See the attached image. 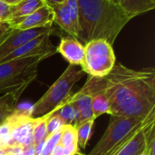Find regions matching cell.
Returning a JSON list of instances; mask_svg holds the SVG:
<instances>
[{
  "mask_svg": "<svg viewBox=\"0 0 155 155\" xmlns=\"http://www.w3.org/2000/svg\"><path fill=\"white\" fill-rule=\"evenodd\" d=\"M67 7H68V10H69V13H70V15H71V18H72V22H73V25L76 30V33L78 32V19H79V6H78V2L77 0H65L64 1Z\"/></svg>",
  "mask_w": 155,
  "mask_h": 155,
  "instance_id": "obj_26",
  "label": "cell"
},
{
  "mask_svg": "<svg viewBox=\"0 0 155 155\" xmlns=\"http://www.w3.org/2000/svg\"><path fill=\"white\" fill-rule=\"evenodd\" d=\"M102 79L103 78L88 75V78L81 90L70 95V102L76 107L79 113V119L75 127L88 120L94 119L92 110V99L93 94L99 87Z\"/></svg>",
  "mask_w": 155,
  "mask_h": 155,
  "instance_id": "obj_10",
  "label": "cell"
},
{
  "mask_svg": "<svg viewBox=\"0 0 155 155\" xmlns=\"http://www.w3.org/2000/svg\"><path fill=\"white\" fill-rule=\"evenodd\" d=\"M11 140V128L5 121L0 125V152L4 151L10 144Z\"/></svg>",
  "mask_w": 155,
  "mask_h": 155,
  "instance_id": "obj_25",
  "label": "cell"
},
{
  "mask_svg": "<svg viewBox=\"0 0 155 155\" xmlns=\"http://www.w3.org/2000/svg\"><path fill=\"white\" fill-rule=\"evenodd\" d=\"M6 122L11 128V140L9 145L25 147L33 143V131L35 118L31 117L30 112L15 110Z\"/></svg>",
  "mask_w": 155,
  "mask_h": 155,
  "instance_id": "obj_7",
  "label": "cell"
},
{
  "mask_svg": "<svg viewBox=\"0 0 155 155\" xmlns=\"http://www.w3.org/2000/svg\"><path fill=\"white\" fill-rule=\"evenodd\" d=\"M4 1H5V3L11 5H18L19 3H21V2L24 1V0H4Z\"/></svg>",
  "mask_w": 155,
  "mask_h": 155,
  "instance_id": "obj_31",
  "label": "cell"
},
{
  "mask_svg": "<svg viewBox=\"0 0 155 155\" xmlns=\"http://www.w3.org/2000/svg\"><path fill=\"white\" fill-rule=\"evenodd\" d=\"M45 5H46L45 0H24L15 6L14 12L12 13L10 18L5 21V24L11 25L15 21L32 14Z\"/></svg>",
  "mask_w": 155,
  "mask_h": 155,
  "instance_id": "obj_15",
  "label": "cell"
},
{
  "mask_svg": "<svg viewBox=\"0 0 155 155\" xmlns=\"http://www.w3.org/2000/svg\"><path fill=\"white\" fill-rule=\"evenodd\" d=\"M7 27H8V25L5 24V23H4V22L0 19V34H1L2 32H4Z\"/></svg>",
  "mask_w": 155,
  "mask_h": 155,
  "instance_id": "obj_32",
  "label": "cell"
},
{
  "mask_svg": "<svg viewBox=\"0 0 155 155\" xmlns=\"http://www.w3.org/2000/svg\"><path fill=\"white\" fill-rule=\"evenodd\" d=\"M54 113L56 114L62 119L64 124H73L74 127L79 119L78 110L70 102V96L66 101H64L62 104L55 108L54 110Z\"/></svg>",
  "mask_w": 155,
  "mask_h": 155,
  "instance_id": "obj_19",
  "label": "cell"
},
{
  "mask_svg": "<svg viewBox=\"0 0 155 155\" xmlns=\"http://www.w3.org/2000/svg\"><path fill=\"white\" fill-rule=\"evenodd\" d=\"M94 121V119H91L75 127L77 134V144L79 149L84 150L86 148L88 142L92 136V131Z\"/></svg>",
  "mask_w": 155,
  "mask_h": 155,
  "instance_id": "obj_20",
  "label": "cell"
},
{
  "mask_svg": "<svg viewBox=\"0 0 155 155\" xmlns=\"http://www.w3.org/2000/svg\"><path fill=\"white\" fill-rule=\"evenodd\" d=\"M73 155H85V154L82 153H81L80 151H77V152H76L75 153H74V154H73Z\"/></svg>",
  "mask_w": 155,
  "mask_h": 155,
  "instance_id": "obj_33",
  "label": "cell"
},
{
  "mask_svg": "<svg viewBox=\"0 0 155 155\" xmlns=\"http://www.w3.org/2000/svg\"><path fill=\"white\" fill-rule=\"evenodd\" d=\"M60 135H61V129L54 132V134H52L45 139L41 155H51L53 150L54 149V147L59 142Z\"/></svg>",
  "mask_w": 155,
  "mask_h": 155,
  "instance_id": "obj_24",
  "label": "cell"
},
{
  "mask_svg": "<svg viewBox=\"0 0 155 155\" xmlns=\"http://www.w3.org/2000/svg\"><path fill=\"white\" fill-rule=\"evenodd\" d=\"M104 81L103 78L99 87L93 94L92 110H93L94 118L95 120L104 114H110V104L104 92Z\"/></svg>",
  "mask_w": 155,
  "mask_h": 155,
  "instance_id": "obj_16",
  "label": "cell"
},
{
  "mask_svg": "<svg viewBox=\"0 0 155 155\" xmlns=\"http://www.w3.org/2000/svg\"><path fill=\"white\" fill-rule=\"evenodd\" d=\"M54 24V13L48 5H45L32 14L15 21L9 25L18 30H30L42 27H52Z\"/></svg>",
  "mask_w": 155,
  "mask_h": 155,
  "instance_id": "obj_12",
  "label": "cell"
},
{
  "mask_svg": "<svg viewBox=\"0 0 155 155\" xmlns=\"http://www.w3.org/2000/svg\"><path fill=\"white\" fill-rule=\"evenodd\" d=\"M59 53L72 65L81 66L84 56V45L73 36H63L56 47Z\"/></svg>",
  "mask_w": 155,
  "mask_h": 155,
  "instance_id": "obj_13",
  "label": "cell"
},
{
  "mask_svg": "<svg viewBox=\"0 0 155 155\" xmlns=\"http://www.w3.org/2000/svg\"><path fill=\"white\" fill-rule=\"evenodd\" d=\"M153 121H155V115L147 118L111 116L104 134L88 155H114Z\"/></svg>",
  "mask_w": 155,
  "mask_h": 155,
  "instance_id": "obj_3",
  "label": "cell"
},
{
  "mask_svg": "<svg viewBox=\"0 0 155 155\" xmlns=\"http://www.w3.org/2000/svg\"><path fill=\"white\" fill-rule=\"evenodd\" d=\"M114 2H115V3H117V4H119V0H113ZM120 5V4H119Z\"/></svg>",
  "mask_w": 155,
  "mask_h": 155,
  "instance_id": "obj_34",
  "label": "cell"
},
{
  "mask_svg": "<svg viewBox=\"0 0 155 155\" xmlns=\"http://www.w3.org/2000/svg\"><path fill=\"white\" fill-rule=\"evenodd\" d=\"M54 13V23H55L62 30L66 32L70 36L76 38L77 33L73 25L72 18L65 2L50 6Z\"/></svg>",
  "mask_w": 155,
  "mask_h": 155,
  "instance_id": "obj_14",
  "label": "cell"
},
{
  "mask_svg": "<svg viewBox=\"0 0 155 155\" xmlns=\"http://www.w3.org/2000/svg\"><path fill=\"white\" fill-rule=\"evenodd\" d=\"M46 5H48L49 6L51 5H57V4H61V3H64L65 0H45Z\"/></svg>",
  "mask_w": 155,
  "mask_h": 155,
  "instance_id": "obj_30",
  "label": "cell"
},
{
  "mask_svg": "<svg viewBox=\"0 0 155 155\" xmlns=\"http://www.w3.org/2000/svg\"><path fill=\"white\" fill-rule=\"evenodd\" d=\"M104 81L111 116L147 118L155 115L153 67L135 70L115 63Z\"/></svg>",
  "mask_w": 155,
  "mask_h": 155,
  "instance_id": "obj_1",
  "label": "cell"
},
{
  "mask_svg": "<svg viewBox=\"0 0 155 155\" xmlns=\"http://www.w3.org/2000/svg\"><path fill=\"white\" fill-rule=\"evenodd\" d=\"M64 124L62 121V119L56 114H54L53 111L46 120V134H47V137L49 135H51L52 134H54V132L60 130L62 128V126H64Z\"/></svg>",
  "mask_w": 155,
  "mask_h": 155,
  "instance_id": "obj_23",
  "label": "cell"
},
{
  "mask_svg": "<svg viewBox=\"0 0 155 155\" xmlns=\"http://www.w3.org/2000/svg\"><path fill=\"white\" fill-rule=\"evenodd\" d=\"M23 155H35V146L34 143L23 147Z\"/></svg>",
  "mask_w": 155,
  "mask_h": 155,
  "instance_id": "obj_29",
  "label": "cell"
},
{
  "mask_svg": "<svg viewBox=\"0 0 155 155\" xmlns=\"http://www.w3.org/2000/svg\"><path fill=\"white\" fill-rule=\"evenodd\" d=\"M154 126L155 121L149 123L114 155H148V145L155 138Z\"/></svg>",
  "mask_w": 155,
  "mask_h": 155,
  "instance_id": "obj_11",
  "label": "cell"
},
{
  "mask_svg": "<svg viewBox=\"0 0 155 155\" xmlns=\"http://www.w3.org/2000/svg\"><path fill=\"white\" fill-rule=\"evenodd\" d=\"M120 5L134 17L153 11L155 0H119Z\"/></svg>",
  "mask_w": 155,
  "mask_h": 155,
  "instance_id": "obj_18",
  "label": "cell"
},
{
  "mask_svg": "<svg viewBox=\"0 0 155 155\" xmlns=\"http://www.w3.org/2000/svg\"><path fill=\"white\" fill-rule=\"evenodd\" d=\"M58 143L63 147H78L76 128L73 124H64L62 126Z\"/></svg>",
  "mask_w": 155,
  "mask_h": 155,
  "instance_id": "obj_21",
  "label": "cell"
},
{
  "mask_svg": "<svg viewBox=\"0 0 155 155\" xmlns=\"http://www.w3.org/2000/svg\"><path fill=\"white\" fill-rule=\"evenodd\" d=\"M54 33H45L37 37H35L24 45H20L13 52L5 55L0 60V63L11 61L14 59L27 57V56H35L42 54H48L53 56L56 54V47L54 46L50 40V35Z\"/></svg>",
  "mask_w": 155,
  "mask_h": 155,
  "instance_id": "obj_9",
  "label": "cell"
},
{
  "mask_svg": "<svg viewBox=\"0 0 155 155\" xmlns=\"http://www.w3.org/2000/svg\"><path fill=\"white\" fill-rule=\"evenodd\" d=\"M84 74L81 67L69 64L59 78L33 105L30 110L31 117L37 118L48 114L66 101L72 94L74 85L82 79Z\"/></svg>",
  "mask_w": 155,
  "mask_h": 155,
  "instance_id": "obj_5",
  "label": "cell"
},
{
  "mask_svg": "<svg viewBox=\"0 0 155 155\" xmlns=\"http://www.w3.org/2000/svg\"><path fill=\"white\" fill-rule=\"evenodd\" d=\"M54 32V29L53 27L18 30L8 25V27L0 34V60L27 41L43 34Z\"/></svg>",
  "mask_w": 155,
  "mask_h": 155,
  "instance_id": "obj_8",
  "label": "cell"
},
{
  "mask_svg": "<svg viewBox=\"0 0 155 155\" xmlns=\"http://www.w3.org/2000/svg\"><path fill=\"white\" fill-rule=\"evenodd\" d=\"M51 114H45L41 117L35 118V125H34V131H33V143L35 145L39 144L42 142H45L47 138L46 134V120L48 116Z\"/></svg>",
  "mask_w": 155,
  "mask_h": 155,
  "instance_id": "obj_22",
  "label": "cell"
},
{
  "mask_svg": "<svg viewBox=\"0 0 155 155\" xmlns=\"http://www.w3.org/2000/svg\"><path fill=\"white\" fill-rule=\"evenodd\" d=\"M77 151H80L78 147H63L62 145L57 143L51 155H73Z\"/></svg>",
  "mask_w": 155,
  "mask_h": 155,
  "instance_id": "obj_28",
  "label": "cell"
},
{
  "mask_svg": "<svg viewBox=\"0 0 155 155\" xmlns=\"http://www.w3.org/2000/svg\"><path fill=\"white\" fill-rule=\"evenodd\" d=\"M15 5H11L7 3H5L4 0H0V19L5 23V21L10 18L12 13L15 10Z\"/></svg>",
  "mask_w": 155,
  "mask_h": 155,
  "instance_id": "obj_27",
  "label": "cell"
},
{
  "mask_svg": "<svg viewBox=\"0 0 155 155\" xmlns=\"http://www.w3.org/2000/svg\"><path fill=\"white\" fill-rule=\"evenodd\" d=\"M23 92L15 91L4 94L0 97V125L4 124L7 118L16 109V103Z\"/></svg>",
  "mask_w": 155,
  "mask_h": 155,
  "instance_id": "obj_17",
  "label": "cell"
},
{
  "mask_svg": "<svg viewBox=\"0 0 155 155\" xmlns=\"http://www.w3.org/2000/svg\"><path fill=\"white\" fill-rule=\"evenodd\" d=\"M79 6L76 39L84 45L104 39L114 45L123 28L134 18L113 0H77Z\"/></svg>",
  "mask_w": 155,
  "mask_h": 155,
  "instance_id": "obj_2",
  "label": "cell"
},
{
  "mask_svg": "<svg viewBox=\"0 0 155 155\" xmlns=\"http://www.w3.org/2000/svg\"><path fill=\"white\" fill-rule=\"evenodd\" d=\"M51 57L48 54L27 56L0 63V94L25 92L36 78L39 64Z\"/></svg>",
  "mask_w": 155,
  "mask_h": 155,
  "instance_id": "obj_4",
  "label": "cell"
},
{
  "mask_svg": "<svg viewBox=\"0 0 155 155\" xmlns=\"http://www.w3.org/2000/svg\"><path fill=\"white\" fill-rule=\"evenodd\" d=\"M116 57L113 45L104 39L89 41L84 45V56L82 70L89 76L105 77L114 68Z\"/></svg>",
  "mask_w": 155,
  "mask_h": 155,
  "instance_id": "obj_6",
  "label": "cell"
}]
</instances>
